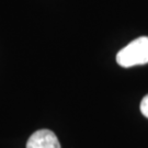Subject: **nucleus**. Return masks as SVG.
<instances>
[{
	"instance_id": "7ed1b4c3",
	"label": "nucleus",
	"mask_w": 148,
	"mask_h": 148,
	"mask_svg": "<svg viewBox=\"0 0 148 148\" xmlns=\"http://www.w3.org/2000/svg\"><path fill=\"white\" fill-rule=\"evenodd\" d=\"M140 112L148 119V95H145L140 102Z\"/></svg>"
},
{
	"instance_id": "f257e3e1",
	"label": "nucleus",
	"mask_w": 148,
	"mask_h": 148,
	"mask_svg": "<svg viewBox=\"0 0 148 148\" xmlns=\"http://www.w3.org/2000/svg\"><path fill=\"white\" fill-rule=\"evenodd\" d=\"M117 64L130 68L148 63V36H140L127 44L116 55Z\"/></svg>"
},
{
	"instance_id": "f03ea898",
	"label": "nucleus",
	"mask_w": 148,
	"mask_h": 148,
	"mask_svg": "<svg viewBox=\"0 0 148 148\" xmlns=\"http://www.w3.org/2000/svg\"><path fill=\"white\" fill-rule=\"evenodd\" d=\"M27 148H62L58 138L49 130H40L32 134Z\"/></svg>"
}]
</instances>
